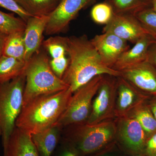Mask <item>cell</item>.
Wrapping results in <instances>:
<instances>
[{
  "instance_id": "cell-1",
  "label": "cell",
  "mask_w": 156,
  "mask_h": 156,
  "mask_svg": "<svg viewBox=\"0 0 156 156\" xmlns=\"http://www.w3.org/2000/svg\"><path fill=\"white\" fill-rule=\"evenodd\" d=\"M67 53L69 64L62 79L73 93L98 76H121V72L102 63L97 50L86 35L67 37Z\"/></svg>"
},
{
  "instance_id": "cell-2",
  "label": "cell",
  "mask_w": 156,
  "mask_h": 156,
  "mask_svg": "<svg viewBox=\"0 0 156 156\" xmlns=\"http://www.w3.org/2000/svg\"><path fill=\"white\" fill-rule=\"evenodd\" d=\"M73 94L69 87L34 98L22 108L16 127L32 134L54 126L66 109Z\"/></svg>"
},
{
  "instance_id": "cell-3",
  "label": "cell",
  "mask_w": 156,
  "mask_h": 156,
  "mask_svg": "<svg viewBox=\"0 0 156 156\" xmlns=\"http://www.w3.org/2000/svg\"><path fill=\"white\" fill-rule=\"evenodd\" d=\"M50 61L47 51L43 47L27 62L24 71L25 84L22 108L36 98L69 88L53 72Z\"/></svg>"
},
{
  "instance_id": "cell-4",
  "label": "cell",
  "mask_w": 156,
  "mask_h": 156,
  "mask_svg": "<svg viewBox=\"0 0 156 156\" xmlns=\"http://www.w3.org/2000/svg\"><path fill=\"white\" fill-rule=\"evenodd\" d=\"M65 128L63 141L74 147L80 156L96 152L116 138V124L112 119L97 124L86 122Z\"/></svg>"
},
{
  "instance_id": "cell-5",
  "label": "cell",
  "mask_w": 156,
  "mask_h": 156,
  "mask_svg": "<svg viewBox=\"0 0 156 156\" xmlns=\"http://www.w3.org/2000/svg\"><path fill=\"white\" fill-rule=\"evenodd\" d=\"M25 84L24 73L11 81L0 83V137L3 155L22 110Z\"/></svg>"
},
{
  "instance_id": "cell-6",
  "label": "cell",
  "mask_w": 156,
  "mask_h": 156,
  "mask_svg": "<svg viewBox=\"0 0 156 156\" xmlns=\"http://www.w3.org/2000/svg\"><path fill=\"white\" fill-rule=\"evenodd\" d=\"M103 75L95 77L73 93L66 109L54 126L62 128L87 122Z\"/></svg>"
},
{
  "instance_id": "cell-7",
  "label": "cell",
  "mask_w": 156,
  "mask_h": 156,
  "mask_svg": "<svg viewBox=\"0 0 156 156\" xmlns=\"http://www.w3.org/2000/svg\"><path fill=\"white\" fill-rule=\"evenodd\" d=\"M117 86V77L104 75L93 98L87 123L97 124L115 117Z\"/></svg>"
},
{
  "instance_id": "cell-8",
  "label": "cell",
  "mask_w": 156,
  "mask_h": 156,
  "mask_svg": "<svg viewBox=\"0 0 156 156\" xmlns=\"http://www.w3.org/2000/svg\"><path fill=\"white\" fill-rule=\"evenodd\" d=\"M116 138L132 155H143L148 139L139 123L129 115L117 118Z\"/></svg>"
},
{
  "instance_id": "cell-9",
  "label": "cell",
  "mask_w": 156,
  "mask_h": 156,
  "mask_svg": "<svg viewBox=\"0 0 156 156\" xmlns=\"http://www.w3.org/2000/svg\"><path fill=\"white\" fill-rule=\"evenodd\" d=\"M98 0H61L56 10L49 16L45 30L47 35L63 32L79 12L96 2Z\"/></svg>"
},
{
  "instance_id": "cell-10",
  "label": "cell",
  "mask_w": 156,
  "mask_h": 156,
  "mask_svg": "<svg viewBox=\"0 0 156 156\" xmlns=\"http://www.w3.org/2000/svg\"><path fill=\"white\" fill-rule=\"evenodd\" d=\"M91 41L102 63L109 68L113 69L119 58L130 48L128 42L110 33L96 35Z\"/></svg>"
},
{
  "instance_id": "cell-11",
  "label": "cell",
  "mask_w": 156,
  "mask_h": 156,
  "mask_svg": "<svg viewBox=\"0 0 156 156\" xmlns=\"http://www.w3.org/2000/svg\"><path fill=\"white\" fill-rule=\"evenodd\" d=\"M105 32L114 34L134 44L147 34L136 16L115 14L108 24L105 26L103 33Z\"/></svg>"
},
{
  "instance_id": "cell-12",
  "label": "cell",
  "mask_w": 156,
  "mask_h": 156,
  "mask_svg": "<svg viewBox=\"0 0 156 156\" xmlns=\"http://www.w3.org/2000/svg\"><path fill=\"white\" fill-rule=\"evenodd\" d=\"M120 72L121 76L140 92L156 95V69L146 60Z\"/></svg>"
},
{
  "instance_id": "cell-13",
  "label": "cell",
  "mask_w": 156,
  "mask_h": 156,
  "mask_svg": "<svg viewBox=\"0 0 156 156\" xmlns=\"http://www.w3.org/2000/svg\"><path fill=\"white\" fill-rule=\"evenodd\" d=\"M148 97L126 79L122 76L117 77L115 117L128 115L136 107L145 102Z\"/></svg>"
},
{
  "instance_id": "cell-14",
  "label": "cell",
  "mask_w": 156,
  "mask_h": 156,
  "mask_svg": "<svg viewBox=\"0 0 156 156\" xmlns=\"http://www.w3.org/2000/svg\"><path fill=\"white\" fill-rule=\"evenodd\" d=\"M49 19V16L30 17L26 22L24 32L26 62L32 58L41 48L44 33Z\"/></svg>"
},
{
  "instance_id": "cell-15",
  "label": "cell",
  "mask_w": 156,
  "mask_h": 156,
  "mask_svg": "<svg viewBox=\"0 0 156 156\" xmlns=\"http://www.w3.org/2000/svg\"><path fill=\"white\" fill-rule=\"evenodd\" d=\"M156 41L153 37L147 34L134 44L119 58L113 69L121 71L146 60L150 46Z\"/></svg>"
},
{
  "instance_id": "cell-16",
  "label": "cell",
  "mask_w": 156,
  "mask_h": 156,
  "mask_svg": "<svg viewBox=\"0 0 156 156\" xmlns=\"http://www.w3.org/2000/svg\"><path fill=\"white\" fill-rule=\"evenodd\" d=\"M3 156H40L32 140L31 134L15 127Z\"/></svg>"
},
{
  "instance_id": "cell-17",
  "label": "cell",
  "mask_w": 156,
  "mask_h": 156,
  "mask_svg": "<svg viewBox=\"0 0 156 156\" xmlns=\"http://www.w3.org/2000/svg\"><path fill=\"white\" fill-rule=\"evenodd\" d=\"M61 128L54 126L41 132L31 134L40 156H52L58 144Z\"/></svg>"
},
{
  "instance_id": "cell-18",
  "label": "cell",
  "mask_w": 156,
  "mask_h": 156,
  "mask_svg": "<svg viewBox=\"0 0 156 156\" xmlns=\"http://www.w3.org/2000/svg\"><path fill=\"white\" fill-rule=\"evenodd\" d=\"M32 17L50 16L56 10L61 0H15Z\"/></svg>"
},
{
  "instance_id": "cell-19",
  "label": "cell",
  "mask_w": 156,
  "mask_h": 156,
  "mask_svg": "<svg viewBox=\"0 0 156 156\" xmlns=\"http://www.w3.org/2000/svg\"><path fill=\"white\" fill-rule=\"evenodd\" d=\"M112 8L115 14L135 16L145 10L152 9L154 0H105Z\"/></svg>"
},
{
  "instance_id": "cell-20",
  "label": "cell",
  "mask_w": 156,
  "mask_h": 156,
  "mask_svg": "<svg viewBox=\"0 0 156 156\" xmlns=\"http://www.w3.org/2000/svg\"><path fill=\"white\" fill-rule=\"evenodd\" d=\"M27 62L2 55L0 57V83L9 82L24 73Z\"/></svg>"
},
{
  "instance_id": "cell-21",
  "label": "cell",
  "mask_w": 156,
  "mask_h": 156,
  "mask_svg": "<svg viewBox=\"0 0 156 156\" xmlns=\"http://www.w3.org/2000/svg\"><path fill=\"white\" fill-rule=\"evenodd\" d=\"M24 32H17L7 35L3 48V55L25 62Z\"/></svg>"
},
{
  "instance_id": "cell-22",
  "label": "cell",
  "mask_w": 156,
  "mask_h": 156,
  "mask_svg": "<svg viewBox=\"0 0 156 156\" xmlns=\"http://www.w3.org/2000/svg\"><path fill=\"white\" fill-rule=\"evenodd\" d=\"M128 115L135 119L142 126L147 138L156 132V120L145 102L134 108Z\"/></svg>"
},
{
  "instance_id": "cell-23",
  "label": "cell",
  "mask_w": 156,
  "mask_h": 156,
  "mask_svg": "<svg viewBox=\"0 0 156 156\" xmlns=\"http://www.w3.org/2000/svg\"><path fill=\"white\" fill-rule=\"evenodd\" d=\"M26 23L14 13H6L0 10V31L9 35L17 32H24Z\"/></svg>"
},
{
  "instance_id": "cell-24",
  "label": "cell",
  "mask_w": 156,
  "mask_h": 156,
  "mask_svg": "<svg viewBox=\"0 0 156 156\" xmlns=\"http://www.w3.org/2000/svg\"><path fill=\"white\" fill-rule=\"evenodd\" d=\"M42 47L49 53L52 59H59L68 55L66 37H51L43 41Z\"/></svg>"
},
{
  "instance_id": "cell-25",
  "label": "cell",
  "mask_w": 156,
  "mask_h": 156,
  "mask_svg": "<svg viewBox=\"0 0 156 156\" xmlns=\"http://www.w3.org/2000/svg\"><path fill=\"white\" fill-rule=\"evenodd\" d=\"M90 14L92 20L95 23L106 25L111 20L114 12L112 6L105 1L93 6Z\"/></svg>"
},
{
  "instance_id": "cell-26",
  "label": "cell",
  "mask_w": 156,
  "mask_h": 156,
  "mask_svg": "<svg viewBox=\"0 0 156 156\" xmlns=\"http://www.w3.org/2000/svg\"><path fill=\"white\" fill-rule=\"evenodd\" d=\"M148 34L156 41V12L152 9L144 10L135 15Z\"/></svg>"
},
{
  "instance_id": "cell-27",
  "label": "cell",
  "mask_w": 156,
  "mask_h": 156,
  "mask_svg": "<svg viewBox=\"0 0 156 156\" xmlns=\"http://www.w3.org/2000/svg\"><path fill=\"white\" fill-rule=\"evenodd\" d=\"M0 6L17 14L18 17L23 20L26 23L30 17H32L26 13L17 4L15 0H0Z\"/></svg>"
},
{
  "instance_id": "cell-28",
  "label": "cell",
  "mask_w": 156,
  "mask_h": 156,
  "mask_svg": "<svg viewBox=\"0 0 156 156\" xmlns=\"http://www.w3.org/2000/svg\"><path fill=\"white\" fill-rule=\"evenodd\" d=\"M50 64L54 73L62 79L69 64V58L66 56L59 59H52L50 60Z\"/></svg>"
},
{
  "instance_id": "cell-29",
  "label": "cell",
  "mask_w": 156,
  "mask_h": 156,
  "mask_svg": "<svg viewBox=\"0 0 156 156\" xmlns=\"http://www.w3.org/2000/svg\"><path fill=\"white\" fill-rule=\"evenodd\" d=\"M144 155L156 156V132L148 138Z\"/></svg>"
},
{
  "instance_id": "cell-30",
  "label": "cell",
  "mask_w": 156,
  "mask_h": 156,
  "mask_svg": "<svg viewBox=\"0 0 156 156\" xmlns=\"http://www.w3.org/2000/svg\"><path fill=\"white\" fill-rule=\"evenodd\" d=\"M57 156H80V155L74 147L63 141L62 147Z\"/></svg>"
},
{
  "instance_id": "cell-31",
  "label": "cell",
  "mask_w": 156,
  "mask_h": 156,
  "mask_svg": "<svg viewBox=\"0 0 156 156\" xmlns=\"http://www.w3.org/2000/svg\"><path fill=\"white\" fill-rule=\"evenodd\" d=\"M146 61L156 69V41L150 46L147 51Z\"/></svg>"
},
{
  "instance_id": "cell-32",
  "label": "cell",
  "mask_w": 156,
  "mask_h": 156,
  "mask_svg": "<svg viewBox=\"0 0 156 156\" xmlns=\"http://www.w3.org/2000/svg\"><path fill=\"white\" fill-rule=\"evenodd\" d=\"M148 105L156 120V95L153 96V98L151 99Z\"/></svg>"
},
{
  "instance_id": "cell-33",
  "label": "cell",
  "mask_w": 156,
  "mask_h": 156,
  "mask_svg": "<svg viewBox=\"0 0 156 156\" xmlns=\"http://www.w3.org/2000/svg\"><path fill=\"white\" fill-rule=\"evenodd\" d=\"M7 34L0 31V57L3 55V48Z\"/></svg>"
},
{
  "instance_id": "cell-34",
  "label": "cell",
  "mask_w": 156,
  "mask_h": 156,
  "mask_svg": "<svg viewBox=\"0 0 156 156\" xmlns=\"http://www.w3.org/2000/svg\"><path fill=\"white\" fill-rule=\"evenodd\" d=\"M152 10L156 12V0H154Z\"/></svg>"
},
{
  "instance_id": "cell-35",
  "label": "cell",
  "mask_w": 156,
  "mask_h": 156,
  "mask_svg": "<svg viewBox=\"0 0 156 156\" xmlns=\"http://www.w3.org/2000/svg\"><path fill=\"white\" fill-rule=\"evenodd\" d=\"M128 156H145L144 155H139V154H136V155H129Z\"/></svg>"
},
{
  "instance_id": "cell-36",
  "label": "cell",
  "mask_w": 156,
  "mask_h": 156,
  "mask_svg": "<svg viewBox=\"0 0 156 156\" xmlns=\"http://www.w3.org/2000/svg\"><path fill=\"white\" fill-rule=\"evenodd\" d=\"M100 156H109L108 155L104 154V155H101Z\"/></svg>"
}]
</instances>
